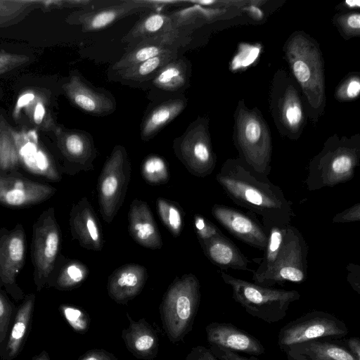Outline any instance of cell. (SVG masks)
Instances as JSON below:
<instances>
[{
  "label": "cell",
  "mask_w": 360,
  "mask_h": 360,
  "mask_svg": "<svg viewBox=\"0 0 360 360\" xmlns=\"http://www.w3.org/2000/svg\"><path fill=\"white\" fill-rule=\"evenodd\" d=\"M211 214L236 238L264 251L268 240L267 231L253 213L244 212L228 205L214 204Z\"/></svg>",
  "instance_id": "obj_15"
},
{
  "label": "cell",
  "mask_w": 360,
  "mask_h": 360,
  "mask_svg": "<svg viewBox=\"0 0 360 360\" xmlns=\"http://www.w3.org/2000/svg\"><path fill=\"white\" fill-rule=\"evenodd\" d=\"M200 243L205 256L220 269L250 270V260L223 233Z\"/></svg>",
  "instance_id": "obj_26"
},
{
  "label": "cell",
  "mask_w": 360,
  "mask_h": 360,
  "mask_svg": "<svg viewBox=\"0 0 360 360\" xmlns=\"http://www.w3.org/2000/svg\"><path fill=\"white\" fill-rule=\"evenodd\" d=\"M147 278L145 266L135 263L124 264L108 277V296L119 304H127L141 293Z\"/></svg>",
  "instance_id": "obj_21"
},
{
  "label": "cell",
  "mask_w": 360,
  "mask_h": 360,
  "mask_svg": "<svg viewBox=\"0 0 360 360\" xmlns=\"http://www.w3.org/2000/svg\"><path fill=\"white\" fill-rule=\"evenodd\" d=\"M340 342L357 360H360V340L359 338H341Z\"/></svg>",
  "instance_id": "obj_49"
},
{
  "label": "cell",
  "mask_w": 360,
  "mask_h": 360,
  "mask_svg": "<svg viewBox=\"0 0 360 360\" xmlns=\"http://www.w3.org/2000/svg\"><path fill=\"white\" fill-rule=\"evenodd\" d=\"M88 267L78 260L68 261L58 273L53 283L59 290H70L79 286L88 277Z\"/></svg>",
  "instance_id": "obj_34"
},
{
  "label": "cell",
  "mask_w": 360,
  "mask_h": 360,
  "mask_svg": "<svg viewBox=\"0 0 360 360\" xmlns=\"http://www.w3.org/2000/svg\"><path fill=\"white\" fill-rule=\"evenodd\" d=\"M200 302V285L193 274L176 277L163 295L159 311L162 328L172 343L184 341L193 330Z\"/></svg>",
  "instance_id": "obj_3"
},
{
  "label": "cell",
  "mask_w": 360,
  "mask_h": 360,
  "mask_svg": "<svg viewBox=\"0 0 360 360\" xmlns=\"http://www.w3.org/2000/svg\"><path fill=\"white\" fill-rule=\"evenodd\" d=\"M56 136L59 148L68 160L85 171L94 168L93 162L97 156V150L89 132L60 128Z\"/></svg>",
  "instance_id": "obj_25"
},
{
  "label": "cell",
  "mask_w": 360,
  "mask_h": 360,
  "mask_svg": "<svg viewBox=\"0 0 360 360\" xmlns=\"http://www.w3.org/2000/svg\"><path fill=\"white\" fill-rule=\"evenodd\" d=\"M126 314L129 325L122 330L121 338L127 349L138 359L154 360L159 350L156 330L145 318L134 321L128 312Z\"/></svg>",
  "instance_id": "obj_23"
},
{
  "label": "cell",
  "mask_w": 360,
  "mask_h": 360,
  "mask_svg": "<svg viewBox=\"0 0 360 360\" xmlns=\"http://www.w3.org/2000/svg\"><path fill=\"white\" fill-rule=\"evenodd\" d=\"M131 162L126 148L116 145L98 176L97 191L100 212L110 224L122 205L131 176Z\"/></svg>",
  "instance_id": "obj_6"
},
{
  "label": "cell",
  "mask_w": 360,
  "mask_h": 360,
  "mask_svg": "<svg viewBox=\"0 0 360 360\" xmlns=\"http://www.w3.org/2000/svg\"><path fill=\"white\" fill-rule=\"evenodd\" d=\"M17 308L1 290L0 285V359H4L8 336Z\"/></svg>",
  "instance_id": "obj_38"
},
{
  "label": "cell",
  "mask_w": 360,
  "mask_h": 360,
  "mask_svg": "<svg viewBox=\"0 0 360 360\" xmlns=\"http://www.w3.org/2000/svg\"><path fill=\"white\" fill-rule=\"evenodd\" d=\"M31 360H51L48 352L42 350L39 354L34 356Z\"/></svg>",
  "instance_id": "obj_52"
},
{
  "label": "cell",
  "mask_w": 360,
  "mask_h": 360,
  "mask_svg": "<svg viewBox=\"0 0 360 360\" xmlns=\"http://www.w3.org/2000/svg\"><path fill=\"white\" fill-rule=\"evenodd\" d=\"M360 91V82L358 77L347 79L338 90V96L343 100L356 98Z\"/></svg>",
  "instance_id": "obj_44"
},
{
  "label": "cell",
  "mask_w": 360,
  "mask_h": 360,
  "mask_svg": "<svg viewBox=\"0 0 360 360\" xmlns=\"http://www.w3.org/2000/svg\"><path fill=\"white\" fill-rule=\"evenodd\" d=\"M55 188L11 175L0 174V203L9 207H24L46 200Z\"/></svg>",
  "instance_id": "obj_18"
},
{
  "label": "cell",
  "mask_w": 360,
  "mask_h": 360,
  "mask_svg": "<svg viewBox=\"0 0 360 360\" xmlns=\"http://www.w3.org/2000/svg\"><path fill=\"white\" fill-rule=\"evenodd\" d=\"M172 148L176 157L191 174L205 177L212 174L217 158L208 130V120L198 117L175 138Z\"/></svg>",
  "instance_id": "obj_9"
},
{
  "label": "cell",
  "mask_w": 360,
  "mask_h": 360,
  "mask_svg": "<svg viewBox=\"0 0 360 360\" xmlns=\"http://www.w3.org/2000/svg\"><path fill=\"white\" fill-rule=\"evenodd\" d=\"M70 225L72 238L77 240L82 248L94 251L102 250L104 239L101 224L86 197L72 207Z\"/></svg>",
  "instance_id": "obj_20"
},
{
  "label": "cell",
  "mask_w": 360,
  "mask_h": 360,
  "mask_svg": "<svg viewBox=\"0 0 360 360\" xmlns=\"http://www.w3.org/2000/svg\"><path fill=\"white\" fill-rule=\"evenodd\" d=\"M209 349L218 360H261L254 356L245 357L238 352L215 346H210Z\"/></svg>",
  "instance_id": "obj_45"
},
{
  "label": "cell",
  "mask_w": 360,
  "mask_h": 360,
  "mask_svg": "<svg viewBox=\"0 0 360 360\" xmlns=\"http://www.w3.org/2000/svg\"><path fill=\"white\" fill-rule=\"evenodd\" d=\"M158 213L165 226L172 235H180L184 226L183 211L179 205L164 198L156 201Z\"/></svg>",
  "instance_id": "obj_36"
},
{
  "label": "cell",
  "mask_w": 360,
  "mask_h": 360,
  "mask_svg": "<svg viewBox=\"0 0 360 360\" xmlns=\"http://www.w3.org/2000/svg\"><path fill=\"white\" fill-rule=\"evenodd\" d=\"M185 360H218L209 348L202 345L193 347Z\"/></svg>",
  "instance_id": "obj_47"
},
{
  "label": "cell",
  "mask_w": 360,
  "mask_h": 360,
  "mask_svg": "<svg viewBox=\"0 0 360 360\" xmlns=\"http://www.w3.org/2000/svg\"><path fill=\"white\" fill-rule=\"evenodd\" d=\"M308 245L301 232L288 224L283 246L270 271L256 284L264 287L283 285L286 282L301 283L307 276Z\"/></svg>",
  "instance_id": "obj_10"
},
{
  "label": "cell",
  "mask_w": 360,
  "mask_h": 360,
  "mask_svg": "<svg viewBox=\"0 0 360 360\" xmlns=\"http://www.w3.org/2000/svg\"><path fill=\"white\" fill-rule=\"evenodd\" d=\"M224 282L232 289V297L252 316L269 323L284 319L292 302L300 298L295 290L264 287L224 271Z\"/></svg>",
  "instance_id": "obj_4"
},
{
  "label": "cell",
  "mask_w": 360,
  "mask_h": 360,
  "mask_svg": "<svg viewBox=\"0 0 360 360\" xmlns=\"http://www.w3.org/2000/svg\"><path fill=\"white\" fill-rule=\"evenodd\" d=\"M191 76V64L180 55L166 64L143 90L151 102L184 96Z\"/></svg>",
  "instance_id": "obj_17"
},
{
  "label": "cell",
  "mask_w": 360,
  "mask_h": 360,
  "mask_svg": "<svg viewBox=\"0 0 360 360\" xmlns=\"http://www.w3.org/2000/svg\"><path fill=\"white\" fill-rule=\"evenodd\" d=\"M187 104L188 99L184 95L151 102L146 108L141 122V139L143 141L153 139L185 110Z\"/></svg>",
  "instance_id": "obj_22"
},
{
  "label": "cell",
  "mask_w": 360,
  "mask_h": 360,
  "mask_svg": "<svg viewBox=\"0 0 360 360\" xmlns=\"http://www.w3.org/2000/svg\"><path fill=\"white\" fill-rule=\"evenodd\" d=\"M22 110H25L32 122L39 127L46 128L53 130L55 134L59 130L53 120L47 117L46 101L44 96L34 90L25 91L17 100L13 115L16 118Z\"/></svg>",
  "instance_id": "obj_31"
},
{
  "label": "cell",
  "mask_w": 360,
  "mask_h": 360,
  "mask_svg": "<svg viewBox=\"0 0 360 360\" xmlns=\"http://www.w3.org/2000/svg\"><path fill=\"white\" fill-rule=\"evenodd\" d=\"M62 88L73 105L90 115L107 116L117 108L116 99L110 91L94 86L77 70L70 72Z\"/></svg>",
  "instance_id": "obj_14"
},
{
  "label": "cell",
  "mask_w": 360,
  "mask_h": 360,
  "mask_svg": "<svg viewBox=\"0 0 360 360\" xmlns=\"http://www.w3.org/2000/svg\"><path fill=\"white\" fill-rule=\"evenodd\" d=\"M343 27L350 32H359L360 28V15L358 13L349 15L343 20Z\"/></svg>",
  "instance_id": "obj_50"
},
{
  "label": "cell",
  "mask_w": 360,
  "mask_h": 360,
  "mask_svg": "<svg viewBox=\"0 0 360 360\" xmlns=\"http://www.w3.org/2000/svg\"><path fill=\"white\" fill-rule=\"evenodd\" d=\"M236 146L239 159L254 173L268 177L271 172V141L259 115L241 109L237 117Z\"/></svg>",
  "instance_id": "obj_5"
},
{
  "label": "cell",
  "mask_w": 360,
  "mask_h": 360,
  "mask_svg": "<svg viewBox=\"0 0 360 360\" xmlns=\"http://www.w3.org/2000/svg\"><path fill=\"white\" fill-rule=\"evenodd\" d=\"M293 74L310 105L319 108L324 101L321 57L315 44L302 34L295 35L287 46Z\"/></svg>",
  "instance_id": "obj_7"
},
{
  "label": "cell",
  "mask_w": 360,
  "mask_h": 360,
  "mask_svg": "<svg viewBox=\"0 0 360 360\" xmlns=\"http://www.w3.org/2000/svg\"><path fill=\"white\" fill-rule=\"evenodd\" d=\"M178 29L170 13L153 10L143 13V15L122 37V42L127 44V49L134 46L141 41L164 32Z\"/></svg>",
  "instance_id": "obj_29"
},
{
  "label": "cell",
  "mask_w": 360,
  "mask_h": 360,
  "mask_svg": "<svg viewBox=\"0 0 360 360\" xmlns=\"http://www.w3.org/2000/svg\"><path fill=\"white\" fill-rule=\"evenodd\" d=\"M25 243L23 229L15 228L0 238V285L15 300L25 295L16 284V277L25 262Z\"/></svg>",
  "instance_id": "obj_16"
},
{
  "label": "cell",
  "mask_w": 360,
  "mask_h": 360,
  "mask_svg": "<svg viewBox=\"0 0 360 360\" xmlns=\"http://www.w3.org/2000/svg\"><path fill=\"white\" fill-rule=\"evenodd\" d=\"M35 295H26L17 307L5 349L3 360H13L22 352L31 330Z\"/></svg>",
  "instance_id": "obj_27"
},
{
  "label": "cell",
  "mask_w": 360,
  "mask_h": 360,
  "mask_svg": "<svg viewBox=\"0 0 360 360\" xmlns=\"http://www.w3.org/2000/svg\"><path fill=\"white\" fill-rule=\"evenodd\" d=\"M13 133L6 124L0 123V167L4 169L14 167L19 158Z\"/></svg>",
  "instance_id": "obj_39"
},
{
  "label": "cell",
  "mask_w": 360,
  "mask_h": 360,
  "mask_svg": "<svg viewBox=\"0 0 360 360\" xmlns=\"http://www.w3.org/2000/svg\"><path fill=\"white\" fill-rule=\"evenodd\" d=\"M180 56V51L166 53L148 59L111 76L109 79L143 89L169 62Z\"/></svg>",
  "instance_id": "obj_28"
},
{
  "label": "cell",
  "mask_w": 360,
  "mask_h": 360,
  "mask_svg": "<svg viewBox=\"0 0 360 360\" xmlns=\"http://www.w3.org/2000/svg\"><path fill=\"white\" fill-rule=\"evenodd\" d=\"M285 354L288 360H309L307 359L305 356L298 354L290 352H288Z\"/></svg>",
  "instance_id": "obj_51"
},
{
  "label": "cell",
  "mask_w": 360,
  "mask_h": 360,
  "mask_svg": "<svg viewBox=\"0 0 360 360\" xmlns=\"http://www.w3.org/2000/svg\"><path fill=\"white\" fill-rule=\"evenodd\" d=\"M39 6L41 1L0 0V27L17 22Z\"/></svg>",
  "instance_id": "obj_35"
},
{
  "label": "cell",
  "mask_w": 360,
  "mask_h": 360,
  "mask_svg": "<svg viewBox=\"0 0 360 360\" xmlns=\"http://www.w3.org/2000/svg\"><path fill=\"white\" fill-rule=\"evenodd\" d=\"M278 104L282 124L291 134H296L303 123V110L297 91L289 87Z\"/></svg>",
  "instance_id": "obj_33"
},
{
  "label": "cell",
  "mask_w": 360,
  "mask_h": 360,
  "mask_svg": "<svg viewBox=\"0 0 360 360\" xmlns=\"http://www.w3.org/2000/svg\"><path fill=\"white\" fill-rule=\"evenodd\" d=\"M128 221L129 234L137 243L152 250L162 248V238L147 202L134 200L129 207Z\"/></svg>",
  "instance_id": "obj_24"
},
{
  "label": "cell",
  "mask_w": 360,
  "mask_h": 360,
  "mask_svg": "<svg viewBox=\"0 0 360 360\" xmlns=\"http://www.w3.org/2000/svg\"><path fill=\"white\" fill-rule=\"evenodd\" d=\"M290 352L305 356L309 360H357L343 346L340 339H318L296 344Z\"/></svg>",
  "instance_id": "obj_30"
},
{
  "label": "cell",
  "mask_w": 360,
  "mask_h": 360,
  "mask_svg": "<svg viewBox=\"0 0 360 360\" xmlns=\"http://www.w3.org/2000/svg\"><path fill=\"white\" fill-rule=\"evenodd\" d=\"M287 225L270 224L264 225L268 240L264 250V256L257 269L253 272L252 281L257 283L271 269L283 243Z\"/></svg>",
  "instance_id": "obj_32"
},
{
  "label": "cell",
  "mask_w": 360,
  "mask_h": 360,
  "mask_svg": "<svg viewBox=\"0 0 360 360\" xmlns=\"http://www.w3.org/2000/svg\"><path fill=\"white\" fill-rule=\"evenodd\" d=\"M193 222L200 243L222 234L217 226L200 214H195Z\"/></svg>",
  "instance_id": "obj_41"
},
{
  "label": "cell",
  "mask_w": 360,
  "mask_h": 360,
  "mask_svg": "<svg viewBox=\"0 0 360 360\" xmlns=\"http://www.w3.org/2000/svg\"><path fill=\"white\" fill-rule=\"evenodd\" d=\"M216 180L235 204L261 217L263 225L290 224L292 204L281 188L252 172L238 158L226 160Z\"/></svg>",
  "instance_id": "obj_1"
},
{
  "label": "cell",
  "mask_w": 360,
  "mask_h": 360,
  "mask_svg": "<svg viewBox=\"0 0 360 360\" xmlns=\"http://www.w3.org/2000/svg\"><path fill=\"white\" fill-rule=\"evenodd\" d=\"M61 234L53 208L44 212L33 227L32 258L34 283L40 291L49 281L60 245Z\"/></svg>",
  "instance_id": "obj_12"
},
{
  "label": "cell",
  "mask_w": 360,
  "mask_h": 360,
  "mask_svg": "<svg viewBox=\"0 0 360 360\" xmlns=\"http://www.w3.org/2000/svg\"><path fill=\"white\" fill-rule=\"evenodd\" d=\"M174 1L103 0L89 8L78 9L67 18L70 25H79L84 32L106 29L115 22L129 15L148 11H162L174 5Z\"/></svg>",
  "instance_id": "obj_8"
},
{
  "label": "cell",
  "mask_w": 360,
  "mask_h": 360,
  "mask_svg": "<svg viewBox=\"0 0 360 360\" xmlns=\"http://www.w3.org/2000/svg\"><path fill=\"white\" fill-rule=\"evenodd\" d=\"M141 172L146 181L151 185L166 184L169 179L167 162L160 155H148L142 162Z\"/></svg>",
  "instance_id": "obj_37"
},
{
  "label": "cell",
  "mask_w": 360,
  "mask_h": 360,
  "mask_svg": "<svg viewBox=\"0 0 360 360\" xmlns=\"http://www.w3.org/2000/svg\"><path fill=\"white\" fill-rule=\"evenodd\" d=\"M77 360H118L117 356L104 349H91L81 355Z\"/></svg>",
  "instance_id": "obj_46"
},
{
  "label": "cell",
  "mask_w": 360,
  "mask_h": 360,
  "mask_svg": "<svg viewBox=\"0 0 360 360\" xmlns=\"http://www.w3.org/2000/svg\"><path fill=\"white\" fill-rule=\"evenodd\" d=\"M360 221V203L357 202L351 207L337 213L332 219L333 223L345 224Z\"/></svg>",
  "instance_id": "obj_43"
},
{
  "label": "cell",
  "mask_w": 360,
  "mask_h": 360,
  "mask_svg": "<svg viewBox=\"0 0 360 360\" xmlns=\"http://www.w3.org/2000/svg\"><path fill=\"white\" fill-rule=\"evenodd\" d=\"M209 346H215L251 356L265 353L262 342L248 332L231 323L211 322L205 327Z\"/></svg>",
  "instance_id": "obj_19"
},
{
  "label": "cell",
  "mask_w": 360,
  "mask_h": 360,
  "mask_svg": "<svg viewBox=\"0 0 360 360\" xmlns=\"http://www.w3.org/2000/svg\"><path fill=\"white\" fill-rule=\"evenodd\" d=\"M29 61L24 54L0 51V75L19 68Z\"/></svg>",
  "instance_id": "obj_42"
},
{
  "label": "cell",
  "mask_w": 360,
  "mask_h": 360,
  "mask_svg": "<svg viewBox=\"0 0 360 360\" xmlns=\"http://www.w3.org/2000/svg\"><path fill=\"white\" fill-rule=\"evenodd\" d=\"M360 160L359 141L330 139L308 165L307 190L334 187L352 179Z\"/></svg>",
  "instance_id": "obj_2"
},
{
  "label": "cell",
  "mask_w": 360,
  "mask_h": 360,
  "mask_svg": "<svg viewBox=\"0 0 360 360\" xmlns=\"http://www.w3.org/2000/svg\"><path fill=\"white\" fill-rule=\"evenodd\" d=\"M190 34V32L174 29L143 39L126 49L120 58L109 67L108 77L153 57L180 51L181 48L188 44Z\"/></svg>",
  "instance_id": "obj_13"
},
{
  "label": "cell",
  "mask_w": 360,
  "mask_h": 360,
  "mask_svg": "<svg viewBox=\"0 0 360 360\" xmlns=\"http://www.w3.org/2000/svg\"><path fill=\"white\" fill-rule=\"evenodd\" d=\"M347 280L352 289L360 294V266L353 263H349L347 267Z\"/></svg>",
  "instance_id": "obj_48"
},
{
  "label": "cell",
  "mask_w": 360,
  "mask_h": 360,
  "mask_svg": "<svg viewBox=\"0 0 360 360\" xmlns=\"http://www.w3.org/2000/svg\"><path fill=\"white\" fill-rule=\"evenodd\" d=\"M59 311L72 328L79 334L86 333L90 326V317L82 309L69 304H61Z\"/></svg>",
  "instance_id": "obj_40"
},
{
  "label": "cell",
  "mask_w": 360,
  "mask_h": 360,
  "mask_svg": "<svg viewBox=\"0 0 360 360\" xmlns=\"http://www.w3.org/2000/svg\"><path fill=\"white\" fill-rule=\"evenodd\" d=\"M345 322L332 314L312 310L290 321L278 334V345L285 352L291 346L318 339H341L348 334Z\"/></svg>",
  "instance_id": "obj_11"
}]
</instances>
